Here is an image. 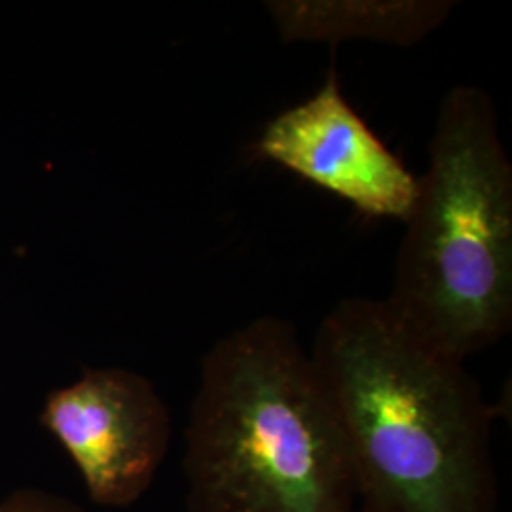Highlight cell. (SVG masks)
Returning <instances> with one entry per match:
<instances>
[{
    "label": "cell",
    "mask_w": 512,
    "mask_h": 512,
    "mask_svg": "<svg viewBox=\"0 0 512 512\" xmlns=\"http://www.w3.org/2000/svg\"><path fill=\"white\" fill-rule=\"evenodd\" d=\"M361 512H363V511H361Z\"/></svg>",
    "instance_id": "obj_8"
},
{
    "label": "cell",
    "mask_w": 512,
    "mask_h": 512,
    "mask_svg": "<svg viewBox=\"0 0 512 512\" xmlns=\"http://www.w3.org/2000/svg\"><path fill=\"white\" fill-rule=\"evenodd\" d=\"M40 425L71 458L93 503L109 509H126L147 494L173 437L162 395L128 368H92L54 389Z\"/></svg>",
    "instance_id": "obj_4"
},
{
    "label": "cell",
    "mask_w": 512,
    "mask_h": 512,
    "mask_svg": "<svg viewBox=\"0 0 512 512\" xmlns=\"http://www.w3.org/2000/svg\"><path fill=\"white\" fill-rule=\"evenodd\" d=\"M404 224L387 308L459 361L497 344L512 327V164L486 90L442 97Z\"/></svg>",
    "instance_id": "obj_3"
},
{
    "label": "cell",
    "mask_w": 512,
    "mask_h": 512,
    "mask_svg": "<svg viewBox=\"0 0 512 512\" xmlns=\"http://www.w3.org/2000/svg\"><path fill=\"white\" fill-rule=\"evenodd\" d=\"M0 512H86L63 495L38 488H19L0 499Z\"/></svg>",
    "instance_id": "obj_7"
},
{
    "label": "cell",
    "mask_w": 512,
    "mask_h": 512,
    "mask_svg": "<svg viewBox=\"0 0 512 512\" xmlns=\"http://www.w3.org/2000/svg\"><path fill=\"white\" fill-rule=\"evenodd\" d=\"M188 512H351L340 429L293 323L258 317L203 355L184 429Z\"/></svg>",
    "instance_id": "obj_2"
},
{
    "label": "cell",
    "mask_w": 512,
    "mask_h": 512,
    "mask_svg": "<svg viewBox=\"0 0 512 512\" xmlns=\"http://www.w3.org/2000/svg\"><path fill=\"white\" fill-rule=\"evenodd\" d=\"M264 6L285 42L374 40L414 46L442 27L458 4L450 0H268Z\"/></svg>",
    "instance_id": "obj_6"
},
{
    "label": "cell",
    "mask_w": 512,
    "mask_h": 512,
    "mask_svg": "<svg viewBox=\"0 0 512 512\" xmlns=\"http://www.w3.org/2000/svg\"><path fill=\"white\" fill-rule=\"evenodd\" d=\"M311 363L363 512H497L495 408L465 368L423 344L385 300L338 302Z\"/></svg>",
    "instance_id": "obj_1"
},
{
    "label": "cell",
    "mask_w": 512,
    "mask_h": 512,
    "mask_svg": "<svg viewBox=\"0 0 512 512\" xmlns=\"http://www.w3.org/2000/svg\"><path fill=\"white\" fill-rule=\"evenodd\" d=\"M256 150L368 217L404 222L416 198L418 177L353 109L334 71L306 101L268 122Z\"/></svg>",
    "instance_id": "obj_5"
}]
</instances>
